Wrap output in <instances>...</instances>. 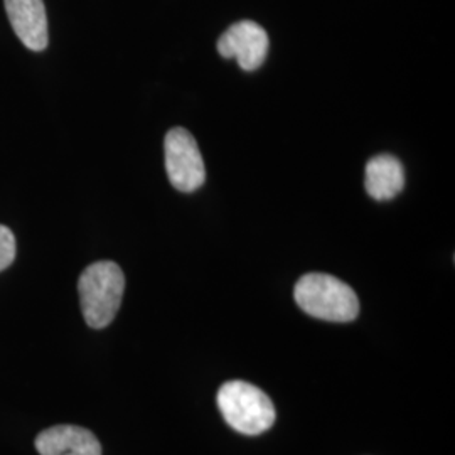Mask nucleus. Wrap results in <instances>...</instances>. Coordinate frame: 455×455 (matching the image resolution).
Masks as SVG:
<instances>
[{
  "label": "nucleus",
  "mask_w": 455,
  "mask_h": 455,
  "mask_svg": "<svg viewBox=\"0 0 455 455\" xmlns=\"http://www.w3.org/2000/svg\"><path fill=\"white\" fill-rule=\"evenodd\" d=\"M293 297L306 314L327 323H351L359 315L356 292L339 278L327 274L300 276Z\"/></svg>",
  "instance_id": "1"
},
{
  "label": "nucleus",
  "mask_w": 455,
  "mask_h": 455,
  "mask_svg": "<svg viewBox=\"0 0 455 455\" xmlns=\"http://www.w3.org/2000/svg\"><path fill=\"white\" fill-rule=\"evenodd\" d=\"M268 34L253 20H240L228 28L218 39V52L235 58L243 71L259 69L268 54Z\"/></svg>",
  "instance_id": "5"
},
{
  "label": "nucleus",
  "mask_w": 455,
  "mask_h": 455,
  "mask_svg": "<svg viewBox=\"0 0 455 455\" xmlns=\"http://www.w3.org/2000/svg\"><path fill=\"white\" fill-rule=\"evenodd\" d=\"M125 292V275L115 261H97L84 268L78 280L83 317L93 329L114 323Z\"/></svg>",
  "instance_id": "2"
},
{
  "label": "nucleus",
  "mask_w": 455,
  "mask_h": 455,
  "mask_svg": "<svg viewBox=\"0 0 455 455\" xmlns=\"http://www.w3.org/2000/svg\"><path fill=\"white\" fill-rule=\"evenodd\" d=\"M165 171L171 184L180 193H195L206 180V167L193 133L174 127L164 140Z\"/></svg>",
  "instance_id": "4"
},
{
  "label": "nucleus",
  "mask_w": 455,
  "mask_h": 455,
  "mask_svg": "<svg viewBox=\"0 0 455 455\" xmlns=\"http://www.w3.org/2000/svg\"><path fill=\"white\" fill-rule=\"evenodd\" d=\"M16 260V236L4 225H0V272L9 268Z\"/></svg>",
  "instance_id": "9"
},
{
  "label": "nucleus",
  "mask_w": 455,
  "mask_h": 455,
  "mask_svg": "<svg viewBox=\"0 0 455 455\" xmlns=\"http://www.w3.org/2000/svg\"><path fill=\"white\" fill-rule=\"evenodd\" d=\"M11 26L31 51H44L48 48V17L43 0H4Z\"/></svg>",
  "instance_id": "6"
},
{
  "label": "nucleus",
  "mask_w": 455,
  "mask_h": 455,
  "mask_svg": "<svg viewBox=\"0 0 455 455\" xmlns=\"http://www.w3.org/2000/svg\"><path fill=\"white\" fill-rule=\"evenodd\" d=\"M36 451L41 455H101L95 434L76 425H56L36 437Z\"/></svg>",
  "instance_id": "7"
},
{
  "label": "nucleus",
  "mask_w": 455,
  "mask_h": 455,
  "mask_svg": "<svg viewBox=\"0 0 455 455\" xmlns=\"http://www.w3.org/2000/svg\"><path fill=\"white\" fill-rule=\"evenodd\" d=\"M216 400L228 425L244 435H260L275 423V407L268 395L246 381H228Z\"/></svg>",
  "instance_id": "3"
},
{
  "label": "nucleus",
  "mask_w": 455,
  "mask_h": 455,
  "mask_svg": "<svg viewBox=\"0 0 455 455\" xmlns=\"http://www.w3.org/2000/svg\"><path fill=\"white\" fill-rule=\"evenodd\" d=\"M366 193L374 201H390L395 196L400 195L405 188V169L402 163L390 154L374 156L366 164Z\"/></svg>",
  "instance_id": "8"
}]
</instances>
